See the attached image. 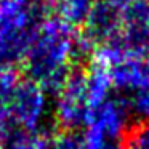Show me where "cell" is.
<instances>
[{
	"instance_id": "obj_4",
	"label": "cell",
	"mask_w": 149,
	"mask_h": 149,
	"mask_svg": "<svg viewBox=\"0 0 149 149\" xmlns=\"http://www.w3.org/2000/svg\"><path fill=\"white\" fill-rule=\"evenodd\" d=\"M11 117L26 132H36L45 111V91L31 79H21L10 103Z\"/></svg>"
},
{
	"instance_id": "obj_6",
	"label": "cell",
	"mask_w": 149,
	"mask_h": 149,
	"mask_svg": "<svg viewBox=\"0 0 149 149\" xmlns=\"http://www.w3.org/2000/svg\"><path fill=\"white\" fill-rule=\"evenodd\" d=\"M127 116H128V111H127L123 98L120 95L116 98L109 96L98 109H95L90 114L87 128L95 130V132L104 135L106 138L120 141L123 132H125Z\"/></svg>"
},
{
	"instance_id": "obj_14",
	"label": "cell",
	"mask_w": 149,
	"mask_h": 149,
	"mask_svg": "<svg viewBox=\"0 0 149 149\" xmlns=\"http://www.w3.org/2000/svg\"><path fill=\"white\" fill-rule=\"evenodd\" d=\"M84 144L85 149H122L120 141L117 143L116 139L106 138L91 128H87V133L84 135Z\"/></svg>"
},
{
	"instance_id": "obj_2",
	"label": "cell",
	"mask_w": 149,
	"mask_h": 149,
	"mask_svg": "<svg viewBox=\"0 0 149 149\" xmlns=\"http://www.w3.org/2000/svg\"><path fill=\"white\" fill-rule=\"evenodd\" d=\"M90 109L87 103V85H85V68H72L58 93L56 120L59 130H77L87 125Z\"/></svg>"
},
{
	"instance_id": "obj_17",
	"label": "cell",
	"mask_w": 149,
	"mask_h": 149,
	"mask_svg": "<svg viewBox=\"0 0 149 149\" xmlns=\"http://www.w3.org/2000/svg\"><path fill=\"white\" fill-rule=\"evenodd\" d=\"M3 144H5V143H3V141H0V149H3V148H5V146H3Z\"/></svg>"
},
{
	"instance_id": "obj_5",
	"label": "cell",
	"mask_w": 149,
	"mask_h": 149,
	"mask_svg": "<svg viewBox=\"0 0 149 149\" xmlns=\"http://www.w3.org/2000/svg\"><path fill=\"white\" fill-rule=\"evenodd\" d=\"M112 87L120 95H133L149 90V56H125L109 68Z\"/></svg>"
},
{
	"instance_id": "obj_13",
	"label": "cell",
	"mask_w": 149,
	"mask_h": 149,
	"mask_svg": "<svg viewBox=\"0 0 149 149\" xmlns=\"http://www.w3.org/2000/svg\"><path fill=\"white\" fill-rule=\"evenodd\" d=\"M3 149H48V139L36 132H23L15 135L10 144Z\"/></svg>"
},
{
	"instance_id": "obj_7",
	"label": "cell",
	"mask_w": 149,
	"mask_h": 149,
	"mask_svg": "<svg viewBox=\"0 0 149 149\" xmlns=\"http://www.w3.org/2000/svg\"><path fill=\"white\" fill-rule=\"evenodd\" d=\"M39 26L0 27V68H16V64H23Z\"/></svg>"
},
{
	"instance_id": "obj_16",
	"label": "cell",
	"mask_w": 149,
	"mask_h": 149,
	"mask_svg": "<svg viewBox=\"0 0 149 149\" xmlns=\"http://www.w3.org/2000/svg\"><path fill=\"white\" fill-rule=\"evenodd\" d=\"M109 5H112L116 10H119L120 13H122L125 8H128L130 5H133L135 2H138V0H106Z\"/></svg>"
},
{
	"instance_id": "obj_9",
	"label": "cell",
	"mask_w": 149,
	"mask_h": 149,
	"mask_svg": "<svg viewBox=\"0 0 149 149\" xmlns=\"http://www.w3.org/2000/svg\"><path fill=\"white\" fill-rule=\"evenodd\" d=\"M48 15H55L63 23L72 27L84 26L85 19L88 18L95 0H45Z\"/></svg>"
},
{
	"instance_id": "obj_15",
	"label": "cell",
	"mask_w": 149,
	"mask_h": 149,
	"mask_svg": "<svg viewBox=\"0 0 149 149\" xmlns=\"http://www.w3.org/2000/svg\"><path fill=\"white\" fill-rule=\"evenodd\" d=\"M15 120L11 117L10 107L8 104L0 101V141H7V138L11 135V127H13Z\"/></svg>"
},
{
	"instance_id": "obj_1",
	"label": "cell",
	"mask_w": 149,
	"mask_h": 149,
	"mask_svg": "<svg viewBox=\"0 0 149 149\" xmlns=\"http://www.w3.org/2000/svg\"><path fill=\"white\" fill-rule=\"evenodd\" d=\"M75 27L58 18L40 23L23 66L26 74L43 91L59 93L77 58Z\"/></svg>"
},
{
	"instance_id": "obj_12",
	"label": "cell",
	"mask_w": 149,
	"mask_h": 149,
	"mask_svg": "<svg viewBox=\"0 0 149 149\" xmlns=\"http://www.w3.org/2000/svg\"><path fill=\"white\" fill-rule=\"evenodd\" d=\"M125 101L128 114L132 112L139 120H149V90H143L133 95H120Z\"/></svg>"
},
{
	"instance_id": "obj_8",
	"label": "cell",
	"mask_w": 149,
	"mask_h": 149,
	"mask_svg": "<svg viewBox=\"0 0 149 149\" xmlns=\"http://www.w3.org/2000/svg\"><path fill=\"white\" fill-rule=\"evenodd\" d=\"M85 85H87V103L91 114L109 98V91L112 88L109 68L91 61V64L85 68Z\"/></svg>"
},
{
	"instance_id": "obj_3",
	"label": "cell",
	"mask_w": 149,
	"mask_h": 149,
	"mask_svg": "<svg viewBox=\"0 0 149 149\" xmlns=\"http://www.w3.org/2000/svg\"><path fill=\"white\" fill-rule=\"evenodd\" d=\"M120 31L122 13L106 0H100L95 2L90 15L84 23V31L79 32V36L91 52L117 40L120 37Z\"/></svg>"
},
{
	"instance_id": "obj_11",
	"label": "cell",
	"mask_w": 149,
	"mask_h": 149,
	"mask_svg": "<svg viewBox=\"0 0 149 149\" xmlns=\"http://www.w3.org/2000/svg\"><path fill=\"white\" fill-rule=\"evenodd\" d=\"M48 149H85L84 136L75 130H58L50 138Z\"/></svg>"
},
{
	"instance_id": "obj_10",
	"label": "cell",
	"mask_w": 149,
	"mask_h": 149,
	"mask_svg": "<svg viewBox=\"0 0 149 149\" xmlns=\"http://www.w3.org/2000/svg\"><path fill=\"white\" fill-rule=\"evenodd\" d=\"M122 149H149V120H138L123 132Z\"/></svg>"
}]
</instances>
